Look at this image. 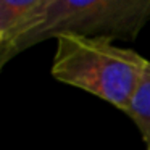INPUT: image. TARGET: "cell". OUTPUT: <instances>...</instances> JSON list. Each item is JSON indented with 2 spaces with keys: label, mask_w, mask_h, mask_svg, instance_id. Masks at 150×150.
Listing matches in <instances>:
<instances>
[{
  "label": "cell",
  "mask_w": 150,
  "mask_h": 150,
  "mask_svg": "<svg viewBox=\"0 0 150 150\" xmlns=\"http://www.w3.org/2000/svg\"><path fill=\"white\" fill-rule=\"evenodd\" d=\"M150 21V0H45L0 42V65L60 36L134 40Z\"/></svg>",
  "instance_id": "1"
},
{
  "label": "cell",
  "mask_w": 150,
  "mask_h": 150,
  "mask_svg": "<svg viewBox=\"0 0 150 150\" xmlns=\"http://www.w3.org/2000/svg\"><path fill=\"white\" fill-rule=\"evenodd\" d=\"M55 40L53 78L126 111L149 60L103 37L68 34Z\"/></svg>",
  "instance_id": "2"
},
{
  "label": "cell",
  "mask_w": 150,
  "mask_h": 150,
  "mask_svg": "<svg viewBox=\"0 0 150 150\" xmlns=\"http://www.w3.org/2000/svg\"><path fill=\"white\" fill-rule=\"evenodd\" d=\"M124 113L136 123L150 149V62H147Z\"/></svg>",
  "instance_id": "3"
},
{
  "label": "cell",
  "mask_w": 150,
  "mask_h": 150,
  "mask_svg": "<svg viewBox=\"0 0 150 150\" xmlns=\"http://www.w3.org/2000/svg\"><path fill=\"white\" fill-rule=\"evenodd\" d=\"M45 0H0V42L20 28Z\"/></svg>",
  "instance_id": "4"
},
{
  "label": "cell",
  "mask_w": 150,
  "mask_h": 150,
  "mask_svg": "<svg viewBox=\"0 0 150 150\" xmlns=\"http://www.w3.org/2000/svg\"><path fill=\"white\" fill-rule=\"evenodd\" d=\"M149 150H150V149H149Z\"/></svg>",
  "instance_id": "5"
}]
</instances>
